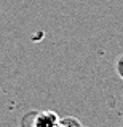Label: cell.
Here are the masks:
<instances>
[{
    "label": "cell",
    "mask_w": 123,
    "mask_h": 127,
    "mask_svg": "<svg viewBox=\"0 0 123 127\" xmlns=\"http://www.w3.org/2000/svg\"><path fill=\"white\" fill-rule=\"evenodd\" d=\"M54 127H64V126H62V124H59V121H58V124L54 126Z\"/></svg>",
    "instance_id": "cell-4"
},
{
    "label": "cell",
    "mask_w": 123,
    "mask_h": 127,
    "mask_svg": "<svg viewBox=\"0 0 123 127\" xmlns=\"http://www.w3.org/2000/svg\"><path fill=\"white\" fill-rule=\"evenodd\" d=\"M59 124H62L64 127H82L80 121L75 118H64V119H59Z\"/></svg>",
    "instance_id": "cell-2"
},
{
    "label": "cell",
    "mask_w": 123,
    "mask_h": 127,
    "mask_svg": "<svg viewBox=\"0 0 123 127\" xmlns=\"http://www.w3.org/2000/svg\"><path fill=\"white\" fill-rule=\"evenodd\" d=\"M115 65H117V71H118V75H120V76L123 78V56L117 61V64H115Z\"/></svg>",
    "instance_id": "cell-3"
},
{
    "label": "cell",
    "mask_w": 123,
    "mask_h": 127,
    "mask_svg": "<svg viewBox=\"0 0 123 127\" xmlns=\"http://www.w3.org/2000/svg\"><path fill=\"white\" fill-rule=\"evenodd\" d=\"M59 118L54 111L43 113H29L22 118V127H54Z\"/></svg>",
    "instance_id": "cell-1"
}]
</instances>
